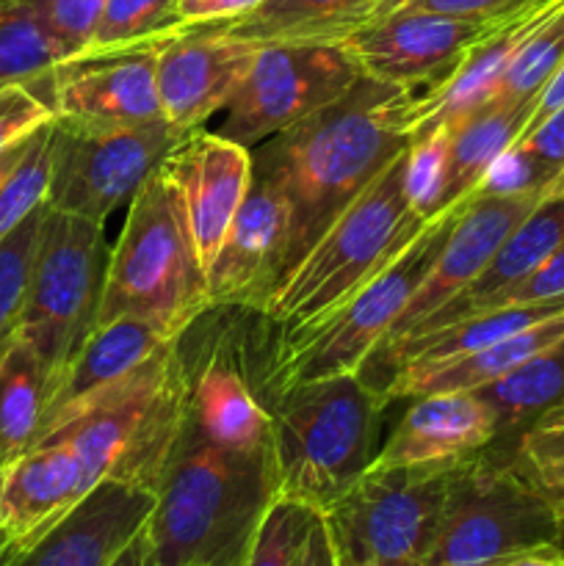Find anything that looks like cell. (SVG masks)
Returning a JSON list of instances; mask_svg holds the SVG:
<instances>
[{
  "label": "cell",
  "mask_w": 564,
  "mask_h": 566,
  "mask_svg": "<svg viewBox=\"0 0 564 566\" xmlns=\"http://www.w3.org/2000/svg\"><path fill=\"white\" fill-rule=\"evenodd\" d=\"M412 99L407 88L363 75L335 103L252 149V171L274 182L291 210L282 276L341 210L409 147Z\"/></svg>",
  "instance_id": "cell-1"
},
{
  "label": "cell",
  "mask_w": 564,
  "mask_h": 566,
  "mask_svg": "<svg viewBox=\"0 0 564 566\" xmlns=\"http://www.w3.org/2000/svg\"><path fill=\"white\" fill-rule=\"evenodd\" d=\"M271 453L210 442L188 415L144 525V566H241L274 503Z\"/></svg>",
  "instance_id": "cell-2"
},
{
  "label": "cell",
  "mask_w": 564,
  "mask_h": 566,
  "mask_svg": "<svg viewBox=\"0 0 564 566\" xmlns=\"http://www.w3.org/2000/svg\"><path fill=\"white\" fill-rule=\"evenodd\" d=\"M274 495L330 514L376 459L387 403L359 374L304 381L269 396Z\"/></svg>",
  "instance_id": "cell-3"
},
{
  "label": "cell",
  "mask_w": 564,
  "mask_h": 566,
  "mask_svg": "<svg viewBox=\"0 0 564 566\" xmlns=\"http://www.w3.org/2000/svg\"><path fill=\"white\" fill-rule=\"evenodd\" d=\"M186 401L188 365L175 340L125 379L70 409L39 440L70 442L92 486L122 481L155 495L186 418Z\"/></svg>",
  "instance_id": "cell-4"
},
{
  "label": "cell",
  "mask_w": 564,
  "mask_h": 566,
  "mask_svg": "<svg viewBox=\"0 0 564 566\" xmlns=\"http://www.w3.org/2000/svg\"><path fill=\"white\" fill-rule=\"evenodd\" d=\"M404 164L407 149L341 210L302 260L276 282L258 315L282 332L313 324L415 241L429 221L409 205Z\"/></svg>",
  "instance_id": "cell-5"
},
{
  "label": "cell",
  "mask_w": 564,
  "mask_h": 566,
  "mask_svg": "<svg viewBox=\"0 0 564 566\" xmlns=\"http://www.w3.org/2000/svg\"><path fill=\"white\" fill-rule=\"evenodd\" d=\"M462 208L464 205H459L431 219L393 263L343 298L324 318L282 332L265 365V379L260 381L263 396H276L304 381L359 374L365 359L401 318L412 293L435 265Z\"/></svg>",
  "instance_id": "cell-6"
},
{
  "label": "cell",
  "mask_w": 564,
  "mask_h": 566,
  "mask_svg": "<svg viewBox=\"0 0 564 566\" xmlns=\"http://www.w3.org/2000/svg\"><path fill=\"white\" fill-rule=\"evenodd\" d=\"M208 280L197 263L169 182L155 171L127 205L119 241L105 260L94 326L136 315L182 337L210 313Z\"/></svg>",
  "instance_id": "cell-7"
},
{
  "label": "cell",
  "mask_w": 564,
  "mask_h": 566,
  "mask_svg": "<svg viewBox=\"0 0 564 566\" xmlns=\"http://www.w3.org/2000/svg\"><path fill=\"white\" fill-rule=\"evenodd\" d=\"M545 545H562L553 503L487 448L453 468L442 523L420 566H498Z\"/></svg>",
  "instance_id": "cell-8"
},
{
  "label": "cell",
  "mask_w": 564,
  "mask_h": 566,
  "mask_svg": "<svg viewBox=\"0 0 564 566\" xmlns=\"http://www.w3.org/2000/svg\"><path fill=\"white\" fill-rule=\"evenodd\" d=\"M103 224L44 205L17 335L59 376L92 332L105 274Z\"/></svg>",
  "instance_id": "cell-9"
},
{
  "label": "cell",
  "mask_w": 564,
  "mask_h": 566,
  "mask_svg": "<svg viewBox=\"0 0 564 566\" xmlns=\"http://www.w3.org/2000/svg\"><path fill=\"white\" fill-rule=\"evenodd\" d=\"M186 136L166 119L144 125L55 119L48 205L105 224L116 208L130 205Z\"/></svg>",
  "instance_id": "cell-10"
},
{
  "label": "cell",
  "mask_w": 564,
  "mask_h": 566,
  "mask_svg": "<svg viewBox=\"0 0 564 566\" xmlns=\"http://www.w3.org/2000/svg\"><path fill=\"white\" fill-rule=\"evenodd\" d=\"M359 77L363 70L341 42H265L221 108L216 133L254 149L335 103Z\"/></svg>",
  "instance_id": "cell-11"
},
{
  "label": "cell",
  "mask_w": 564,
  "mask_h": 566,
  "mask_svg": "<svg viewBox=\"0 0 564 566\" xmlns=\"http://www.w3.org/2000/svg\"><path fill=\"white\" fill-rule=\"evenodd\" d=\"M453 468H370L324 517L376 566H420L442 523Z\"/></svg>",
  "instance_id": "cell-12"
},
{
  "label": "cell",
  "mask_w": 564,
  "mask_h": 566,
  "mask_svg": "<svg viewBox=\"0 0 564 566\" xmlns=\"http://www.w3.org/2000/svg\"><path fill=\"white\" fill-rule=\"evenodd\" d=\"M498 20H457L431 11L390 9L368 17L341 44L365 77L424 94L448 81L464 53Z\"/></svg>",
  "instance_id": "cell-13"
},
{
  "label": "cell",
  "mask_w": 564,
  "mask_h": 566,
  "mask_svg": "<svg viewBox=\"0 0 564 566\" xmlns=\"http://www.w3.org/2000/svg\"><path fill=\"white\" fill-rule=\"evenodd\" d=\"M158 171L175 193L186 235L208 280L221 241L252 186V149L199 127L166 155Z\"/></svg>",
  "instance_id": "cell-14"
},
{
  "label": "cell",
  "mask_w": 564,
  "mask_h": 566,
  "mask_svg": "<svg viewBox=\"0 0 564 566\" xmlns=\"http://www.w3.org/2000/svg\"><path fill=\"white\" fill-rule=\"evenodd\" d=\"M171 33V31H169ZM164 36L66 59L48 77L55 119L88 125H144L164 119L155 61Z\"/></svg>",
  "instance_id": "cell-15"
},
{
  "label": "cell",
  "mask_w": 564,
  "mask_h": 566,
  "mask_svg": "<svg viewBox=\"0 0 564 566\" xmlns=\"http://www.w3.org/2000/svg\"><path fill=\"white\" fill-rule=\"evenodd\" d=\"M258 53L260 42L221 31L213 22L166 33L155 61L164 119L182 133L199 130L230 103Z\"/></svg>",
  "instance_id": "cell-16"
},
{
  "label": "cell",
  "mask_w": 564,
  "mask_h": 566,
  "mask_svg": "<svg viewBox=\"0 0 564 566\" xmlns=\"http://www.w3.org/2000/svg\"><path fill=\"white\" fill-rule=\"evenodd\" d=\"M542 191L518 193V197H495V193H473L464 202L462 213L453 221L448 241L442 252L437 254L435 265L418 291L412 293L409 304L404 307L401 318L393 324L385 340L376 348L393 346L412 335L429 315H435L442 304L451 302L453 296L464 291L487 263L492 254L501 249V243L512 235L514 227L542 202ZM374 348V352H376Z\"/></svg>",
  "instance_id": "cell-17"
},
{
  "label": "cell",
  "mask_w": 564,
  "mask_h": 566,
  "mask_svg": "<svg viewBox=\"0 0 564 566\" xmlns=\"http://www.w3.org/2000/svg\"><path fill=\"white\" fill-rule=\"evenodd\" d=\"M291 210L280 188L252 171V186L238 208L208 271L210 307L258 313L285 269Z\"/></svg>",
  "instance_id": "cell-18"
},
{
  "label": "cell",
  "mask_w": 564,
  "mask_h": 566,
  "mask_svg": "<svg viewBox=\"0 0 564 566\" xmlns=\"http://www.w3.org/2000/svg\"><path fill=\"white\" fill-rule=\"evenodd\" d=\"M153 506V492L103 481L36 542L11 553L3 566H111L142 534Z\"/></svg>",
  "instance_id": "cell-19"
},
{
  "label": "cell",
  "mask_w": 564,
  "mask_h": 566,
  "mask_svg": "<svg viewBox=\"0 0 564 566\" xmlns=\"http://www.w3.org/2000/svg\"><path fill=\"white\" fill-rule=\"evenodd\" d=\"M83 464L61 437H44L0 464V536L11 553L36 542L92 492Z\"/></svg>",
  "instance_id": "cell-20"
},
{
  "label": "cell",
  "mask_w": 564,
  "mask_h": 566,
  "mask_svg": "<svg viewBox=\"0 0 564 566\" xmlns=\"http://www.w3.org/2000/svg\"><path fill=\"white\" fill-rule=\"evenodd\" d=\"M562 6V0H529L495 22L473 48L464 53L457 70L440 86L415 94L409 111V136H420L435 127H453L468 119L492 97L503 72L531 33Z\"/></svg>",
  "instance_id": "cell-21"
},
{
  "label": "cell",
  "mask_w": 564,
  "mask_h": 566,
  "mask_svg": "<svg viewBox=\"0 0 564 566\" xmlns=\"http://www.w3.org/2000/svg\"><path fill=\"white\" fill-rule=\"evenodd\" d=\"M495 437V415L479 392H429L412 398V407L398 420L370 468L459 464L487 451Z\"/></svg>",
  "instance_id": "cell-22"
},
{
  "label": "cell",
  "mask_w": 564,
  "mask_h": 566,
  "mask_svg": "<svg viewBox=\"0 0 564 566\" xmlns=\"http://www.w3.org/2000/svg\"><path fill=\"white\" fill-rule=\"evenodd\" d=\"M241 346L219 337L202 359L188 365V415L210 442L232 451H265L271 442V412L247 379Z\"/></svg>",
  "instance_id": "cell-23"
},
{
  "label": "cell",
  "mask_w": 564,
  "mask_h": 566,
  "mask_svg": "<svg viewBox=\"0 0 564 566\" xmlns=\"http://www.w3.org/2000/svg\"><path fill=\"white\" fill-rule=\"evenodd\" d=\"M175 340H180V337L171 335L155 321L136 318V315H122V318L92 326V332L83 337L81 346L75 348V354L66 359L64 368L55 376L39 437L77 403L125 379L127 374L142 368L147 359H153L155 354L164 352Z\"/></svg>",
  "instance_id": "cell-24"
},
{
  "label": "cell",
  "mask_w": 564,
  "mask_h": 566,
  "mask_svg": "<svg viewBox=\"0 0 564 566\" xmlns=\"http://www.w3.org/2000/svg\"><path fill=\"white\" fill-rule=\"evenodd\" d=\"M564 243V197L558 199H542L523 221L512 230V235L501 243L492 260L487 263V269L464 287L459 296H453L451 302L442 304L435 315L424 321L418 329L409 337L426 335V332H435L440 326L457 324L459 318L470 313V307H476L484 298L495 296V293L506 291L514 282H520L523 276H529L542 260L551 252H556ZM404 337V340H409ZM398 340V343H404ZM393 343V346H398ZM385 346V348H393ZM385 348H376V352H385Z\"/></svg>",
  "instance_id": "cell-25"
},
{
  "label": "cell",
  "mask_w": 564,
  "mask_h": 566,
  "mask_svg": "<svg viewBox=\"0 0 564 566\" xmlns=\"http://www.w3.org/2000/svg\"><path fill=\"white\" fill-rule=\"evenodd\" d=\"M376 0H265L249 14L216 28L252 42H341L363 25Z\"/></svg>",
  "instance_id": "cell-26"
},
{
  "label": "cell",
  "mask_w": 564,
  "mask_h": 566,
  "mask_svg": "<svg viewBox=\"0 0 564 566\" xmlns=\"http://www.w3.org/2000/svg\"><path fill=\"white\" fill-rule=\"evenodd\" d=\"M536 103V99H534ZM534 103L498 105L487 103L451 130L448 153V208L468 202L481 186L490 166L512 147L531 119Z\"/></svg>",
  "instance_id": "cell-27"
},
{
  "label": "cell",
  "mask_w": 564,
  "mask_h": 566,
  "mask_svg": "<svg viewBox=\"0 0 564 566\" xmlns=\"http://www.w3.org/2000/svg\"><path fill=\"white\" fill-rule=\"evenodd\" d=\"M53 374L20 335L0 354V464L39 440Z\"/></svg>",
  "instance_id": "cell-28"
},
{
  "label": "cell",
  "mask_w": 564,
  "mask_h": 566,
  "mask_svg": "<svg viewBox=\"0 0 564 566\" xmlns=\"http://www.w3.org/2000/svg\"><path fill=\"white\" fill-rule=\"evenodd\" d=\"M473 392H479L495 415L498 437L492 446L512 442L525 426L564 403V343Z\"/></svg>",
  "instance_id": "cell-29"
},
{
  "label": "cell",
  "mask_w": 564,
  "mask_h": 566,
  "mask_svg": "<svg viewBox=\"0 0 564 566\" xmlns=\"http://www.w3.org/2000/svg\"><path fill=\"white\" fill-rule=\"evenodd\" d=\"M70 59L28 0H0V86L42 83Z\"/></svg>",
  "instance_id": "cell-30"
},
{
  "label": "cell",
  "mask_w": 564,
  "mask_h": 566,
  "mask_svg": "<svg viewBox=\"0 0 564 566\" xmlns=\"http://www.w3.org/2000/svg\"><path fill=\"white\" fill-rule=\"evenodd\" d=\"M495 451V448H492ZM498 453V451H495ZM509 462V468L534 486L540 495L556 503L564 497V403L525 426L506 453H498Z\"/></svg>",
  "instance_id": "cell-31"
},
{
  "label": "cell",
  "mask_w": 564,
  "mask_h": 566,
  "mask_svg": "<svg viewBox=\"0 0 564 566\" xmlns=\"http://www.w3.org/2000/svg\"><path fill=\"white\" fill-rule=\"evenodd\" d=\"M564 64V0L540 28L529 36V42L518 50L512 64L503 72L487 103L520 105L534 103L536 94L545 88L553 72ZM484 103V105H487Z\"/></svg>",
  "instance_id": "cell-32"
},
{
  "label": "cell",
  "mask_w": 564,
  "mask_h": 566,
  "mask_svg": "<svg viewBox=\"0 0 564 566\" xmlns=\"http://www.w3.org/2000/svg\"><path fill=\"white\" fill-rule=\"evenodd\" d=\"M50 171H53V122L28 138L20 164L0 186V241L33 210L48 205Z\"/></svg>",
  "instance_id": "cell-33"
},
{
  "label": "cell",
  "mask_w": 564,
  "mask_h": 566,
  "mask_svg": "<svg viewBox=\"0 0 564 566\" xmlns=\"http://www.w3.org/2000/svg\"><path fill=\"white\" fill-rule=\"evenodd\" d=\"M448 153H451V130L448 127H435V130L412 136L407 147L404 191H407L412 210L424 221H431L451 210L446 205Z\"/></svg>",
  "instance_id": "cell-34"
},
{
  "label": "cell",
  "mask_w": 564,
  "mask_h": 566,
  "mask_svg": "<svg viewBox=\"0 0 564 566\" xmlns=\"http://www.w3.org/2000/svg\"><path fill=\"white\" fill-rule=\"evenodd\" d=\"M44 205L33 210L20 227L0 241V354L17 337L22 307H25L28 280H31L33 254L42 230Z\"/></svg>",
  "instance_id": "cell-35"
},
{
  "label": "cell",
  "mask_w": 564,
  "mask_h": 566,
  "mask_svg": "<svg viewBox=\"0 0 564 566\" xmlns=\"http://www.w3.org/2000/svg\"><path fill=\"white\" fill-rule=\"evenodd\" d=\"M318 512L296 501L274 497L252 536L241 566H299Z\"/></svg>",
  "instance_id": "cell-36"
},
{
  "label": "cell",
  "mask_w": 564,
  "mask_h": 566,
  "mask_svg": "<svg viewBox=\"0 0 564 566\" xmlns=\"http://www.w3.org/2000/svg\"><path fill=\"white\" fill-rule=\"evenodd\" d=\"M180 28L177 0H105L103 20L88 50H116ZM86 50V53H88Z\"/></svg>",
  "instance_id": "cell-37"
},
{
  "label": "cell",
  "mask_w": 564,
  "mask_h": 566,
  "mask_svg": "<svg viewBox=\"0 0 564 566\" xmlns=\"http://www.w3.org/2000/svg\"><path fill=\"white\" fill-rule=\"evenodd\" d=\"M50 122H55V111L48 81L0 86V153L22 144Z\"/></svg>",
  "instance_id": "cell-38"
},
{
  "label": "cell",
  "mask_w": 564,
  "mask_h": 566,
  "mask_svg": "<svg viewBox=\"0 0 564 566\" xmlns=\"http://www.w3.org/2000/svg\"><path fill=\"white\" fill-rule=\"evenodd\" d=\"M28 3L64 44L70 59L92 48V39L103 20L105 0H28Z\"/></svg>",
  "instance_id": "cell-39"
},
{
  "label": "cell",
  "mask_w": 564,
  "mask_h": 566,
  "mask_svg": "<svg viewBox=\"0 0 564 566\" xmlns=\"http://www.w3.org/2000/svg\"><path fill=\"white\" fill-rule=\"evenodd\" d=\"M547 302H564V243L556 252L547 254L529 276H523L520 282H514L506 291L495 293V296L484 298L476 307H470V315L490 313V310H503V307H529V304H547ZM462 321V318H459Z\"/></svg>",
  "instance_id": "cell-40"
},
{
  "label": "cell",
  "mask_w": 564,
  "mask_h": 566,
  "mask_svg": "<svg viewBox=\"0 0 564 566\" xmlns=\"http://www.w3.org/2000/svg\"><path fill=\"white\" fill-rule=\"evenodd\" d=\"M529 0H376L370 17L390 9H418L457 20H498Z\"/></svg>",
  "instance_id": "cell-41"
},
{
  "label": "cell",
  "mask_w": 564,
  "mask_h": 566,
  "mask_svg": "<svg viewBox=\"0 0 564 566\" xmlns=\"http://www.w3.org/2000/svg\"><path fill=\"white\" fill-rule=\"evenodd\" d=\"M514 147L523 149L545 171L547 180H553L564 169V105L553 111L545 122H540L534 130L520 136Z\"/></svg>",
  "instance_id": "cell-42"
},
{
  "label": "cell",
  "mask_w": 564,
  "mask_h": 566,
  "mask_svg": "<svg viewBox=\"0 0 564 566\" xmlns=\"http://www.w3.org/2000/svg\"><path fill=\"white\" fill-rule=\"evenodd\" d=\"M265 0H177L180 25H202V22H230L249 14Z\"/></svg>",
  "instance_id": "cell-43"
},
{
  "label": "cell",
  "mask_w": 564,
  "mask_h": 566,
  "mask_svg": "<svg viewBox=\"0 0 564 566\" xmlns=\"http://www.w3.org/2000/svg\"><path fill=\"white\" fill-rule=\"evenodd\" d=\"M299 566H335V545H332V531L324 514H318L313 523Z\"/></svg>",
  "instance_id": "cell-44"
},
{
  "label": "cell",
  "mask_w": 564,
  "mask_h": 566,
  "mask_svg": "<svg viewBox=\"0 0 564 566\" xmlns=\"http://www.w3.org/2000/svg\"><path fill=\"white\" fill-rule=\"evenodd\" d=\"M562 105H564V64L558 66L556 72H553V77L545 83V88L536 94V103H534V111H531V119H529V125H525V130L520 133V136H525L529 130H534L540 122H545L547 116H551L553 111L562 108Z\"/></svg>",
  "instance_id": "cell-45"
},
{
  "label": "cell",
  "mask_w": 564,
  "mask_h": 566,
  "mask_svg": "<svg viewBox=\"0 0 564 566\" xmlns=\"http://www.w3.org/2000/svg\"><path fill=\"white\" fill-rule=\"evenodd\" d=\"M326 523H330V520H326ZM330 531H332V545H335V566H376L374 558H370L365 551H359L348 536H343L341 531H335L332 525Z\"/></svg>",
  "instance_id": "cell-46"
},
{
  "label": "cell",
  "mask_w": 564,
  "mask_h": 566,
  "mask_svg": "<svg viewBox=\"0 0 564 566\" xmlns=\"http://www.w3.org/2000/svg\"><path fill=\"white\" fill-rule=\"evenodd\" d=\"M498 566H564V547L562 545H545L525 551L520 556H512L509 562Z\"/></svg>",
  "instance_id": "cell-47"
},
{
  "label": "cell",
  "mask_w": 564,
  "mask_h": 566,
  "mask_svg": "<svg viewBox=\"0 0 564 566\" xmlns=\"http://www.w3.org/2000/svg\"><path fill=\"white\" fill-rule=\"evenodd\" d=\"M144 562H147V539H144V531H142V534H138L136 539H133L130 545L114 558V564L111 566H144Z\"/></svg>",
  "instance_id": "cell-48"
},
{
  "label": "cell",
  "mask_w": 564,
  "mask_h": 566,
  "mask_svg": "<svg viewBox=\"0 0 564 566\" xmlns=\"http://www.w3.org/2000/svg\"><path fill=\"white\" fill-rule=\"evenodd\" d=\"M25 147H28V138L22 144H17V147H11V149H6V153H0V186H3L6 177H9L11 171H14V166L20 164V158H22V153H25Z\"/></svg>",
  "instance_id": "cell-49"
},
{
  "label": "cell",
  "mask_w": 564,
  "mask_h": 566,
  "mask_svg": "<svg viewBox=\"0 0 564 566\" xmlns=\"http://www.w3.org/2000/svg\"><path fill=\"white\" fill-rule=\"evenodd\" d=\"M558 197H564V169L558 171V175L553 177L545 188V199H558Z\"/></svg>",
  "instance_id": "cell-50"
},
{
  "label": "cell",
  "mask_w": 564,
  "mask_h": 566,
  "mask_svg": "<svg viewBox=\"0 0 564 566\" xmlns=\"http://www.w3.org/2000/svg\"><path fill=\"white\" fill-rule=\"evenodd\" d=\"M553 509H556V517H558V531H562V547H564V497L562 501L553 503Z\"/></svg>",
  "instance_id": "cell-51"
},
{
  "label": "cell",
  "mask_w": 564,
  "mask_h": 566,
  "mask_svg": "<svg viewBox=\"0 0 564 566\" xmlns=\"http://www.w3.org/2000/svg\"><path fill=\"white\" fill-rule=\"evenodd\" d=\"M9 556H11L9 545H6V542H3V536H0V566L6 564V558H9Z\"/></svg>",
  "instance_id": "cell-52"
}]
</instances>
